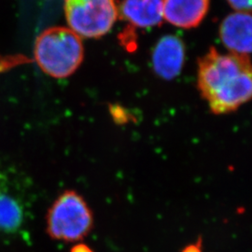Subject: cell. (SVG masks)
<instances>
[{
    "label": "cell",
    "instance_id": "1",
    "mask_svg": "<svg viewBox=\"0 0 252 252\" xmlns=\"http://www.w3.org/2000/svg\"><path fill=\"white\" fill-rule=\"evenodd\" d=\"M198 88L215 114L230 113L252 99V63L248 55L210 48L199 59Z\"/></svg>",
    "mask_w": 252,
    "mask_h": 252
},
{
    "label": "cell",
    "instance_id": "2",
    "mask_svg": "<svg viewBox=\"0 0 252 252\" xmlns=\"http://www.w3.org/2000/svg\"><path fill=\"white\" fill-rule=\"evenodd\" d=\"M34 55L47 75L64 79L71 76L83 60L81 37L66 27H51L36 38Z\"/></svg>",
    "mask_w": 252,
    "mask_h": 252
},
{
    "label": "cell",
    "instance_id": "3",
    "mask_svg": "<svg viewBox=\"0 0 252 252\" xmlns=\"http://www.w3.org/2000/svg\"><path fill=\"white\" fill-rule=\"evenodd\" d=\"M31 207V186L26 174L0 159V237L19 234L27 225Z\"/></svg>",
    "mask_w": 252,
    "mask_h": 252
},
{
    "label": "cell",
    "instance_id": "4",
    "mask_svg": "<svg viewBox=\"0 0 252 252\" xmlns=\"http://www.w3.org/2000/svg\"><path fill=\"white\" fill-rule=\"evenodd\" d=\"M92 226L90 208L73 190H67L59 196L48 213V234L56 240L79 241L90 232Z\"/></svg>",
    "mask_w": 252,
    "mask_h": 252
},
{
    "label": "cell",
    "instance_id": "5",
    "mask_svg": "<svg viewBox=\"0 0 252 252\" xmlns=\"http://www.w3.org/2000/svg\"><path fill=\"white\" fill-rule=\"evenodd\" d=\"M69 29L87 38H99L111 30L119 15L115 0H65Z\"/></svg>",
    "mask_w": 252,
    "mask_h": 252
},
{
    "label": "cell",
    "instance_id": "6",
    "mask_svg": "<svg viewBox=\"0 0 252 252\" xmlns=\"http://www.w3.org/2000/svg\"><path fill=\"white\" fill-rule=\"evenodd\" d=\"M221 41L233 54L252 53V15L235 12L227 16L220 25Z\"/></svg>",
    "mask_w": 252,
    "mask_h": 252
},
{
    "label": "cell",
    "instance_id": "7",
    "mask_svg": "<svg viewBox=\"0 0 252 252\" xmlns=\"http://www.w3.org/2000/svg\"><path fill=\"white\" fill-rule=\"evenodd\" d=\"M184 58L185 47L182 40L175 36H163L153 50V69L162 79L172 80L181 71Z\"/></svg>",
    "mask_w": 252,
    "mask_h": 252
},
{
    "label": "cell",
    "instance_id": "8",
    "mask_svg": "<svg viewBox=\"0 0 252 252\" xmlns=\"http://www.w3.org/2000/svg\"><path fill=\"white\" fill-rule=\"evenodd\" d=\"M210 0H162L163 19L175 27H197L206 17Z\"/></svg>",
    "mask_w": 252,
    "mask_h": 252
},
{
    "label": "cell",
    "instance_id": "9",
    "mask_svg": "<svg viewBox=\"0 0 252 252\" xmlns=\"http://www.w3.org/2000/svg\"><path fill=\"white\" fill-rule=\"evenodd\" d=\"M122 18L135 27L147 28L162 24V0H124L120 7Z\"/></svg>",
    "mask_w": 252,
    "mask_h": 252
},
{
    "label": "cell",
    "instance_id": "10",
    "mask_svg": "<svg viewBox=\"0 0 252 252\" xmlns=\"http://www.w3.org/2000/svg\"><path fill=\"white\" fill-rule=\"evenodd\" d=\"M228 3L234 9L239 12H246L252 10V0H227Z\"/></svg>",
    "mask_w": 252,
    "mask_h": 252
}]
</instances>
